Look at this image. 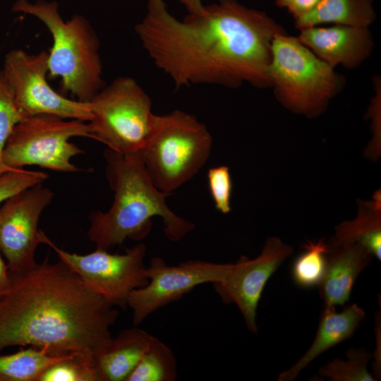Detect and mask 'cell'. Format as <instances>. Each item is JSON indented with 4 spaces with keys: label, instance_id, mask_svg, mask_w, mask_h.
I'll list each match as a JSON object with an SVG mask.
<instances>
[{
    "label": "cell",
    "instance_id": "cell-1",
    "mask_svg": "<svg viewBox=\"0 0 381 381\" xmlns=\"http://www.w3.org/2000/svg\"><path fill=\"white\" fill-rule=\"evenodd\" d=\"M155 65L176 87L243 83L270 87L272 45L284 28L265 12L236 0H218L179 20L164 0H148L135 28Z\"/></svg>",
    "mask_w": 381,
    "mask_h": 381
},
{
    "label": "cell",
    "instance_id": "cell-2",
    "mask_svg": "<svg viewBox=\"0 0 381 381\" xmlns=\"http://www.w3.org/2000/svg\"><path fill=\"white\" fill-rule=\"evenodd\" d=\"M11 285L0 298V352L31 346L56 356L95 357L108 345L119 312L59 259L9 272Z\"/></svg>",
    "mask_w": 381,
    "mask_h": 381
},
{
    "label": "cell",
    "instance_id": "cell-3",
    "mask_svg": "<svg viewBox=\"0 0 381 381\" xmlns=\"http://www.w3.org/2000/svg\"><path fill=\"white\" fill-rule=\"evenodd\" d=\"M104 156L106 176L114 195L107 211H95L89 216L87 235L96 248L108 250L128 238L143 239L150 233L154 217L161 218L164 233L173 242L194 229V224L169 208L167 196L152 183L140 153L124 155L107 148Z\"/></svg>",
    "mask_w": 381,
    "mask_h": 381
},
{
    "label": "cell",
    "instance_id": "cell-4",
    "mask_svg": "<svg viewBox=\"0 0 381 381\" xmlns=\"http://www.w3.org/2000/svg\"><path fill=\"white\" fill-rule=\"evenodd\" d=\"M13 11L32 15L49 30L53 43L48 52L49 75L61 78L64 92L88 102L103 87L99 38L80 15L64 21L54 1L18 0Z\"/></svg>",
    "mask_w": 381,
    "mask_h": 381
},
{
    "label": "cell",
    "instance_id": "cell-5",
    "mask_svg": "<svg viewBox=\"0 0 381 381\" xmlns=\"http://www.w3.org/2000/svg\"><path fill=\"white\" fill-rule=\"evenodd\" d=\"M267 75L277 100L310 119L324 113L346 84L343 75L286 32L273 40Z\"/></svg>",
    "mask_w": 381,
    "mask_h": 381
},
{
    "label": "cell",
    "instance_id": "cell-6",
    "mask_svg": "<svg viewBox=\"0 0 381 381\" xmlns=\"http://www.w3.org/2000/svg\"><path fill=\"white\" fill-rule=\"evenodd\" d=\"M212 146V137L203 123L174 110L155 114L151 133L139 153L152 183L168 197L197 174Z\"/></svg>",
    "mask_w": 381,
    "mask_h": 381
},
{
    "label": "cell",
    "instance_id": "cell-7",
    "mask_svg": "<svg viewBox=\"0 0 381 381\" xmlns=\"http://www.w3.org/2000/svg\"><path fill=\"white\" fill-rule=\"evenodd\" d=\"M89 102L91 138L116 152L139 153L152 131V100L140 84L120 76L103 87Z\"/></svg>",
    "mask_w": 381,
    "mask_h": 381
},
{
    "label": "cell",
    "instance_id": "cell-8",
    "mask_svg": "<svg viewBox=\"0 0 381 381\" xmlns=\"http://www.w3.org/2000/svg\"><path fill=\"white\" fill-rule=\"evenodd\" d=\"M73 137L91 138L87 123L49 114L26 116L13 128L2 159L12 169L37 165L59 172L81 171L71 159L85 152L69 141Z\"/></svg>",
    "mask_w": 381,
    "mask_h": 381
},
{
    "label": "cell",
    "instance_id": "cell-9",
    "mask_svg": "<svg viewBox=\"0 0 381 381\" xmlns=\"http://www.w3.org/2000/svg\"><path fill=\"white\" fill-rule=\"evenodd\" d=\"M42 243L51 247L59 259L74 271L92 290L115 307L125 309L130 294L144 286L148 279L144 258L146 246L140 243L123 254L96 248L80 255L59 248L42 231Z\"/></svg>",
    "mask_w": 381,
    "mask_h": 381
},
{
    "label": "cell",
    "instance_id": "cell-10",
    "mask_svg": "<svg viewBox=\"0 0 381 381\" xmlns=\"http://www.w3.org/2000/svg\"><path fill=\"white\" fill-rule=\"evenodd\" d=\"M2 71L24 117L49 114L84 122L90 120L89 102L68 99L49 85L47 52L30 54L20 49H12L5 56Z\"/></svg>",
    "mask_w": 381,
    "mask_h": 381
},
{
    "label": "cell",
    "instance_id": "cell-11",
    "mask_svg": "<svg viewBox=\"0 0 381 381\" xmlns=\"http://www.w3.org/2000/svg\"><path fill=\"white\" fill-rule=\"evenodd\" d=\"M232 263L218 264L193 260L169 265L153 258L146 267L148 282L130 294L127 307L132 310L135 326L164 306L180 299L196 286L225 280Z\"/></svg>",
    "mask_w": 381,
    "mask_h": 381
},
{
    "label": "cell",
    "instance_id": "cell-12",
    "mask_svg": "<svg viewBox=\"0 0 381 381\" xmlns=\"http://www.w3.org/2000/svg\"><path fill=\"white\" fill-rule=\"evenodd\" d=\"M53 198L54 193L40 183L0 205V251L9 272L26 270L37 264L35 253L42 243L39 219Z\"/></svg>",
    "mask_w": 381,
    "mask_h": 381
},
{
    "label": "cell",
    "instance_id": "cell-13",
    "mask_svg": "<svg viewBox=\"0 0 381 381\" xmlns=\"http://www.w3.org/2000/svg\"><path fill=\"white\" fill-rule=\"evenodd\" d=\"M293 250L279 238L269 237L257 258L250 260L241 256L232 263L224 281L212 284L224 303L236 305L247 328L253 334L258 333L257 308L265 285Z\"/></svg>",
    "mask_w": 381,
    "mask_h": 381
},
{
    "label": "cell",
    "instance_id": "cell-14",
    "mask_svg": "<svg viewBox=\"0 0 381 381\" xmlns=\"http://www.w3.org/2000/svg\"><path fill=\"white\" fill-rule=\"evenodd\" d=\"M298 40L318 58L335 68L354 69L368 59L374 49L369 28L341 25L300 30Z\"/></svg>",
    "mask_w": 381,
    "mask_h": 381
},
{
    "label": "cell",
    "instance_id": "cell-15",
    "mask_svg": "<svg viewBox=\"0 0 381 381\" xmlns=\"http://www.w3.org/2000/svg\"><path fill=\"white\" fill-rule=\"evenodd\" d=\"M327 244L325 271L318 286L319 294L324 307L344 306L349 301L358 277L374 256L358 243L330 241Z\"/></svg>",
    "mask_w": 381,
    "mask_h": 381
},
{
    "label": "cell",
    "instance_id": "cell-16",
    "mask_svg": "<svg viewBox=\"0 0 381 381\" xmlns=\"http://www.w3.org/2000/svg\"><path fill=\"white\" fill-rule=\"evenodd\" d=\"M365 317L364 310L356 303L345 306L340 312L335 307H324L312 344L291 367L279 375L277 380H294L320 354L351 337Z\"/></svg>",
    "mask_w": 381,
    "mask_h": 381
},
{
    "label": "cell",
    "instance_id": "cell-17",
    "mask_svg": "<svg viewBox=\"0 0 381 381\" xmlns=\"http://www.w3.org/2000/svg\"><path fill=\"white\" fill-rule=\"evenodd\" d=\"M154 336L133 327L111 338L95 357L101 381H126L150 347Z\"/></svg>",
    "mask_w": 381,
    "mask_h": 381
},
{
    "label": "cell",
    "instance_id": "cell-18",
    "mask_svg": "<svg viewBox=\"0 0 381 381\" xmlns=\"http://www.w3.org/2000/svg\"><path fill=\"white\" fill-rule=\"evenodd\" d=\"M375 18L373 0H320L294 23L299 30L326 24L369 28Z\"/></svg>",
    "mask_w": 381,
    "mask_h": 381
},
{
    "label": "cell",
    "instance_id": "cell-19",
    "mask_svg": "<svg viewBox=\"0 0 381 381\" xmlns=\"http://www.w3.org/2000/svg\"><path fill=\"white\" fill-rule=\"evenodd\" d=\"M334 242H356L366 248L374 257L381 258V202L380 191L373 200L358 202L356 219L346 221L335 228Z\"/></svg>",
    "mask_w": 381,
    "mask_h": 381
},
{
    "label": "cell",
    "instance_id": "cell-20",
    "mask_svg": "<svg viewBox=\"0 0 381 381\" xmlns=\"http://www.w3.org/2000/svg\"><path fill=\"white\" fill-rule=\"evenodd\" d=\"M67 356H52L32 346L11 354H0V381H38L49 366Z\"/></svg>",
    "mask_w": 381,
    "mask_h": 381
},
{
    "label": "cell",
    "instance_id": "cell-21",
    "mask_svg": "<svg viewBox=\"0 0 381 381\" xmlns=\"http://www.w3.org/2000/svg\"><path fill=\"white\" fill-rule=\"evenodd\" d=\"M177 377L175 356L154 337L149 349L126 381H174Z\"/></svg>",
    "mask_w": 381,
    "mask_h": 381
},
{
    "label": "cell",
    "instance_id": "cell-22",
    "mask_svg": "<svg viewBox=\"0 0 381 381\" xmlns=\"http://www.w3.org/2000/svg\"><path fill=\"white\" fill-rule=\"evenodd\" d=\"M304 251L294 260L291 267L294 282L299 287L311 289L318 286L326 267L328 244L320 239L303 245Z\"/></svg>",
    "mask_w": 381,
    "mask_h": 381
},
{
    "label": "cell",
    "instance_id": "cell-23",
    "mask_svg": "<svg viewBox=\"0 0 381 381\" xmlns=\"http://www.w3.org/2000/svg\"><path fill=\"white\" fill-rule=\"evenodd\" d=\"M347 360L335 358L319 369L318 375L331 381H375L367 365L372 355L363 348H349Z\"/></svg>",
    "mask_w": 381,
    "mask_h": 381
},
{
    "label": "cell",
    "instance_id": "cell-24",
    "mask_svg": "<svg viewBox=\"0 0 381 381\" xmlns=\"http://www.w3.org/2000/svg\"><path fill=\"white\" fill-rule=\"evenodd\" d=\"M38 381H101L95 357L72 353L49 366Z\"/></svg>",
    "mask_w": 381,
    "mask_h": 381
},
{
    "label": "cell",
    "instance_id": "cell-25",
    "mask_svg": "<svg viewBox=\"0 0 381 381\" xmlns=\"http://www.w3.org/2000/svg\"><path fill=\"white\" fill-rule=\"evenodd\" d=\"M24 116L16 103L13 90L0 69V176L9 171L18 169L8 167L2 159L6 143L15 126Z\"/></svg>",
    "mask_w": 381,
    "mask_h": 381
},
{
    "label": "cell",
    "instance_id": "cell-26",
    "mask_svg": "<svg viewBox=\"0 0 381 381\" xmlns=\"http://www.w3.org/2000/svg\"><path fill=\"white\" fill-rule=\"evenodd\" d=\"M207 177L215 207L222 214L229 213L233 184L229 167L224 165L212 167L208 170Z\"/></svg>",
    "mask_w": 381,
    "mask_h": 381
},
{
    "label": "cell",
    "instance_id": "cell-27",
    "mask_svg": "<svg viewBox=\"0 0 381 381\" xmlns=\"http://www.w3.org/2000/svg\"><path fill=\"white\" fill-rule=\"evenodd\" d=\"M48 175L42 171L18 169L0 176V205L13 195L42 183Z\"/></svg>",
    "mask_w": 381,
    "mask_h": 381
},
{
    "label": "cell",
    "instance_id": "cell-28",
    "mask_svg": "<svg viewBox=\"0 0 381 381\" xmlns=\"http://www.w3.org/2000/svg\"><path fill=\"white\" fill-rule=\"evenodd\" d=\"M381 327H380V313H377L375 315V334L376 346L372 363L373 376L375 380L380 379L381 375Z\"/></svg>",
    "mask_w": 381,
    "mask_h": 381
},
{
    "label": "cell",
    "instance_id": "cell-29",
    "mask_svg": "<svg viewBox=\"0 0 381 381\" xmlns=\"http://www.w3.org/2000/svg\"><path fill=\"white\" fill-rule=\"evenodd\" d=\"M320 0H291L286 7L295 20L312 11Z\"/></svg>",
    "mask_w": 381,
    "mask_h": 381
},
{
    "label": "cell",
    "instance_id": "cell-30",
    "mask_svg": "<svg viewBox=\"0 0 381 381\" xmlns=\"http://www.w3.org/2000/svg\"><path fill=\"white\" fill-rule=\"evenodd\" d=\"M11 279L7 265L1 256L0 251V298L8 291Z\"/></svg>",
    "mask_w": 381,
    "mask_h": 381
},
{
    "label": "cell",
    "instance_id": "cell-31",
    "mask_svg": "<svg viewBox=\"0 0 381 381\" xmlns=\"http://www.w3.org/2000/svg\"><path fill=\"white\" fill-rule=\"evenodd\" d=\"M188 11V13H196L203 6L201 0H177Z\"/></svg>",
    "mask_w": 381,
    "mask_h": 381
},
{
    "label": "cell",
    "instance_id": "cell-32",
    "mask_svg": "<svg viewBox=\"0 0 381 381\" xmlns=\"http://www.w3.org/2000/svg\"><path fill=\"white\" fill-rule=\"evenodd\" d=\"M291 0H275V4L280 8H286Z\"/></svg>",
    "mask_w": 381,
    "mask_h": 381
}]
</instances>
